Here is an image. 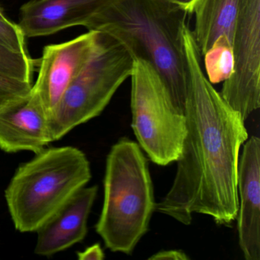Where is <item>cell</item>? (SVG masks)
<instances>
[{
	"label": "cell",
	"instance_id": "6",
	"mask_svg": "<svg viewBox=\"0 0 260 260\" xmlns=\"http://www.w3.org/2000/svg\"><path fill=\"white\" fill-rule=\"evenodd\" d=\"M131 109L135 137L156 165L176 162L187 134L186 117L177 109L160 77L148 63L135 59Z\"/></svg>",
	"mask_w": 260,
	"mask_h": 260
},
{
	"label": "cell",
	"instance_id": "5",
	"mask_svg": "<svg viewBox=\"0 0 260 260\" xmlns=\"http://www.w3.org/2000/svg\"><path fill=\"white\" fill-rule=\"evenodd\" d=\"M135 58L124 44L99 31L95 51L48 115L51 141L101 115L121 85L132 75Z\"/></svg>",
	"mask_w": 260,
	"mask_h": 260
},
{
	"label": "cell",
	"instance_id": "9",
	"mask_svg": "<svg viewBox=\"0 0 260 260\" xmlns=\"http://www.w3.org/2000/svg\"><path fill=\"white\" fill-rule=\"evenodd\" d=\"M239 245L246 260L260 259V141L245 142L237 170Z\"/></svg>",
	"mask_w": 260,
	"mask_h": 260
},
{
	"label": "cell",
	"instance_id": "2",
	"mask_svg": "<svg viewBox=\"0 0 260 260\" xmlns=\"http://www.w3.org/2000/svg\"><path fill=\"white\" fill-rule=\"evenodd\" d=\"M189 15L168 0H115L84 27L111 35L125 45L134 58L150 65L175 106L185 113L188 68L183 31Z\"/></svg>",
	"mask_w": 260,
	"mask_h": 260
},
{
	"label": "cell",
	"instance_id": "8",
	"mask_svg": "<svg viewBox=\"0 0 260 260\" xmlns=\"http://www.w3.org/2000/svg\"><path fill=\"white\" fill-rule=\"evenodd\" d=\"M99 31H89L69 42L45 46L38 60L39 77L32 93L48 115L95 51Z\"/></svg>",
	"mask_w": 260,
	"mask_h": 260
},
{
	"label": "cell",
	"instance_id": "19",
	"mask_svg": "<svg viewBox=\"0 0 260 260\" xmlns=\"http://www.w3.org/2000/svg\"><path fill=\"white\" fill-rule=\"evenodd\" d=\"M168 1L185 9L190 14L193 13L196 5L199 2V0H168Z\"/></svg>",
	"mask_w": 260,
	"mask_h": 260
},
{
	"label": "cell",
	"instance_id": "1",
	"mask_svg": "<svg viewBox=\"0 0 260 260\" xmlns=\"http://www.w3.org/2000/svg\"><path fill=\"white\" fill-rule=\"evenodd\" d=\"M183 42L188 68L187 134L171 188L156 210L186 226L194 214H200L230 226L238 213L237 170L247 130L241 115L205 77L188 25Z\"/></svg>",
	"mask_w": 260,
	"mask_h": 260
},
{
	"label": "cell",
	"instance_id": "12",
	"mask_svg": "<svg viewBox=\"0 0 260 260\" xmlns=\"http://www.w3.org/2000/svg\"><path fill=\"white\" fill-rule=\"evenodd\" d=\"M51 142L48 112L32 92L27 100L0 111L1 150L38 153Z\"/></svg>",
	"mask_w": 260,
	"mask_h": 260
},
{
	"label": "cell",
	"instance_id": "18",
	"mask_svg": "<svg viewBox=\"0 0 260 260\" xmlns=\"http://www.w3.org/2000/svg\"><path fill=\"white\" fill-rule=\"evenodd\" d=\"M151 260H186L189 259L186 253L179 249L162 250L153 254L149 258Z\"/></svg>",
	"mask_w": 260,
	"mask_h": 260
},
{
	"label": "cell",
	"instance_id": "16",
	"mask_svg": "<svg viewBox=\"0 0 260 260\" xmlns=\"http://www.w3.org/2000/svg\"><path fill=\"white\" fill-rule=\"evenodd\" d=\"M0 45L13 52L29 54L22 28L8 19H0Z\"/></svg>",
	"mask_w": 260,
	"mask_h": 260
},
{
	"label": "cell",
	"instance_id": "3",
	"mask_svg": "<svg viewBox=\"0 0 260 260\" xmlns=\"http://www.w3.org/2000/svg\"><path fill=\"white\" fill-rule=\"evenodd\" d=\"M148 159L139 144L118 140L106 158L104 201L95 231L112 252L131 255L156 210Z\"/></svg>",
	"mask_w": 260,
	"mask_h": 260
},
{
	"label": "cell",
	"instance_id": "13",
	"mask_svg": "<svg viewBox=\"0 0 260 260\" xmlns=\"http://www.w3.org/2000/svg\"><path fill=\"white\" fill-rule=\"evenodd\" d=\"M243 1L199 0L193 12L196 26L192 33L201 55L204 56L220 36H226L232 43Z\"/></svg>",
	"mask_w": 260,
	"mask_h": 260
},
{
	"label": "cell",
	"instance_id": "15",
	"mask_svg": "<svg viewBox=\"0 0 260 260\" xmlns=\"http://www.w3.org/2000/svg\"><path fill=\"white\" fill-rule=\"evenodd\" d=\"M32 82L0 72V111L29 98Z\"/></svg>",
	"mask_w": 260,
	"mask_h": 260
},
{
	"label": "cell",
	"instance_id": "14",
	"mask_svg": "<svg viewBox=\"0 0 260 260\" xmlns=\"http://www.w3.org/2000/svg\"><path fill=\"white\" fill-rule=\"evenodd\" d=\"M208 80L211 84L228 80L234 70L232 43L226 36H220L204 54Z\"/></svg>",
	"mask_w": 260,
	"mask_h": 260
},
{
	"label": "cell",
	"instance_id": "17",
	"mask_svg": "<svg viewBox=\"0 0 260 260\" xmlns=\"http://www.w3.org/2000/svg\"><path fill=\"white\" fill-rule=\"evenodd\" d=\"M77 257L80 260H103L105 258V253L100 243H95L85 250L77 252Z\"/></svg>",
	"mask_w": 260,
	"mask_h": 260
},
{
	"label": "cell",
	"instance_id": "4",
	"mask_svg": "<svg viewBox=\"0 0 260 260\" xmlns=\"http://www.w3.org/2000/svg\"><path fill=\"white\" fill-rule=\"evenodd\" d=\"M92 178L90 164L77 147L45 148L19 166L5 191L16 230L36 232Z\"/></svg>",
	"mask_w": 260,
	"mask_h": 260
},
{
	"label": "cell",
	"instance_id": "20",
	"mask_svg": "<svg viewBox=\"0 0 260 260\" xmlns=\"http://www.w3.org/2000/svg\"><path fill=\"white\" fill-rule=\"evenodd\" d=\"M0 19H7V16H6L5 13H4V9H3L2 7H1V6H0Z\"/></svg>",
	"mask_w": 260,
	"mask_h": 260
},
{
	"label": "cell",
	"instance_id": "11",
	"mask_svg": "<svg viewBox=\"0 0 260 260\" xmlns=\"http://www.w3.org/2000/svg\"><path fill=\"white\" fill-rule=\"evenodd\" d=\"M98 193V186L86 187L76 192L36 232L35 252L49 256L84 240L87 220Z\"/></svg>",
	"mask_w": 260,
	"mask_h": 260
},
{
	"label": "cell",
	"instance_id": "10",
	"mask_svg": "<svg viewBox=\"0 0 260 260\" xmlns=\"http://www.w3.org/2000/svg\"><path fill=\"white\" fill-rule=\"evenodd\" d=\"M115 0H31L22 6L19 25L26 39L84 26Z\"/></svg>",
	"mask_w": 260,
	"mask_h": 260
},
{
	"label": "cell",
	"instance_id": "7",
	"mask_svg": "<svg viewBox=\"0 0 260 260\" xmlns=\"http://www.w3.org/2000/svg\"><path fill=\"white\" fill-rule=\"evenodd\" d=\"M232 48L234 70L219 93L246 121L260 106V0H243Z\"/></svg>",
	"mask_w": 260,
	"mask_h": 260
}]
</instances>
